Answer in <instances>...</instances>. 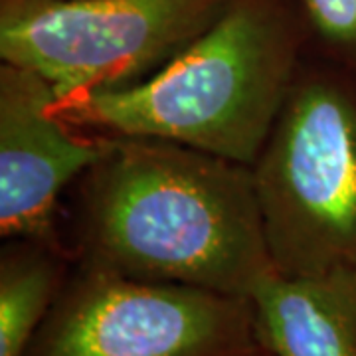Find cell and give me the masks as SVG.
Wrapping results in <instances>:
<instances>
[{
	"label": "cell",
	"mask_w": 356,
	"mask_h": 356,
	"mask_svg": "<svg viewBox=\"0 0 356 356\" xmlns=\"http://www.w3.org/2000/svg\"><path fill=\"white\" fill-rule=\"evenodd\" d=\"M77 266L252 297L275 273L252 166L177 143L111 137L77 180Z\"/></svg>",
	"instance_id": "cell-1"
},
{
	"label": "cell",
	"mask_w": 356,
	"mask_h": 356,
	"mask_svg": "<svg viewBox=\"0 0 356 356\" xmlns=\"http://www.w3.org/2000/svg\"><path fill=\"white\" fill-rule=\"evenodd\" d=\"M323 56L356 70V0H301Z\"/></svg>",
	"instance_id": "cell-9"
},
{
	"label": "cell",
	"mask_w": 356,
	"mask_h": 356,
	"mask_svg": "<svg viewBox=\"0 0 356 356\" xmlns=\"http://www.w3.org/2000/svg\"><path fill=\"white\" fill-rule=\"evenodd\" d=\"M232 0H0V58L46 77L58 99L139 86Z\"/></svg>",
	"instance_id": "cell-4"
},
{
	"label": "cell",
	"mask_w": 356,
	"mask_h": 356,
	"mask_svg": "<svg viewBox=\"0 0 356 356\" xmlns=\"http://www.w3.org/2000/svg\"><path fill=\"white\" fill-rule=\"evenodd\" d=\"M305 32L277 0H232L172 62L139 86L54 99L74 127L177 143L254 166L299 65Z\"/></svg>",
	"instance_id": "cell-2"
},
{
	"label": "cell",
	"mask_w": 356,
	"mask_h": 356,
	"mask_svg": "<svg viewBox=\"0 0 356 356\" xmlns=\"http://www.w3.org/2000/svg\"><path fill=\"white\" fill-rule=\"evenodd\" d=\"M250 297L74 264L26 356H261Z\"/></svg>",
	"instance_id": "cell-5"
},
{
	"label": "cell",
	"mask_w": 356,
	"mask_h": 356,
	"mask_svg": "<svg viewBox=\"0 0 356 356\" xmlns=\"http://www.w3.org/2000/svg\"><path fill=\"white\" fill-rule=\"evenodd\" d=\"M252 170L277 273L356 269L355 67L305 54Z\"/></svg>",
	"instance_id": "cell-3"
},
{
	"label": "cell",
	"mask_w": 356,
	"mask_h": 356,
	"mask_svg": "<svg viewBox=\"0 0 356 356\" xmlns=\"http://www.w3.org/2000/svg\"><path fill=\"white\" fill-rule=\"evenodd\" d=\"M56 97L38 72L0 64V238L67 250L62 198L107 153L111 137L65 123L51 107Z\"/></svg>",
	"instance_id": "cell-6"
},
{
	"label": "cell",
	"mask_w": 356,
	"mask_h": 356,
	"mask_svg": "<svg viewBox=\"0 0 356 356\" xmlns=\"http://www.w3.org/2000/svg\"><path fill=\"white\" fill-rule=\"evenodd\" d=\"M74 266L48 242L10 238L0 248V356H26Z\"/></svg>",
	"instance_id": "cell-8"
},
{
	"label": "cell",
	"mask_w": 356,
	"mask_h": 356,
	"mask_svg": "<svg viewBox=\"0 0 356 356\" xmlns=\"http://www.w3.org/2000/svg\"><path fill=\"white\" fill-rule=\"evenodd\" d=\"M261 356H271V355H269V353H266V350H264V353H261Z\"/></svg>",
	"instance_id": "cell-10"
},
{
	"label": "cell",
	"mask_w": 356,
	"mask_h": 356,
	"mask_svg": "<svg viewBox=\"0 0 356 356\" xmlns=\"http://www.w3.org/2000/svg\"><path fill=\"white\" fill-rule=\"evenodd\" d=\"M250 299L257 341L271 356H356V269L311 277L275 271Z\"/></svg>",
	"instance_id": "cell-7"
}]
</instances>
